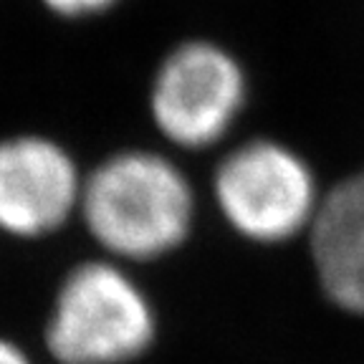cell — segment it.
I'll return each mask as SVG.
<instances>
[{
    "instance_id": "7",
    "label": "cell",
    "mask_w": 364,
    "mask_h": 364,
    "mask_svg": "<svg viewBox=\"0 0 364 364\" xmlns=\"http://www.w3.org/2000/svg\"><path fill=\"white\" fill-rule=\"evenodd\" d=\"M0 364H38L23 341L13 339V336L0 331Z\"/></svg>"
},
{
    "instance_id": "2",
    "label": "cell",
    "mask_w": 364,
    "mask_h": 364,
    "mask_svg": "<svg viewBox=\"0 0 364 364\" xmlns=\"http://www.w3.org/2000/svg\"><path fill=\"white\" fill-rule=\"evenodd\" d=\"M157 339V304L136 268L99 253L61 273L41 326L53 364H139Z\"/></svg>"
},
{
    "instance_id": "3",
    "label": "cell",
    "mask_w": 364,
    "mask_h": 364,
    "mask_svg": "<svg viewBox=\"0 0 364 364\" xmlns=\"http://www.w3.org/2000/svg\"><path fill=\"white\" fill-rule=\"evenodd\" d=\"M324 193L311 162L271 136L228 147L210 175V200L220 220L261 248L306 240Z\"/></svg>"
},
{
    "instance_id": "1",
    "label": "cell",
    "mask_w": 364,
    "mask_h": 364,
    "mask_svg": "<svg viewBox=\"0 0 364 364\" xmlns=\"http://www.w3.org/2000/svg\"><path fill=\"white\" fill-rule=\"evenodd\" d=\"M198 190L159 147H119L86 167L79 225L94 253L142 268L177 256L198 225Z\"/></svg>"
},
{
    "instance_id": "4",
    "label": "cell",
    "mask_w": 364,
    "mask_h": 364,
    "mask_svg": "<svg viewBox=\"0 0 364 364\" xmlns=\"http://www.w3.org/2000/svg\"><path fill=\"white\" fill-rule=\"evenodd\" d=\"M250 97L245 66L213 38H182L154 66L147 117L154 134L175 152H208L225 142Z\"/></svg>"
},
{
    "instance_id": "5",
    "label": "cell",
    "mask_w": 364,
    "mask_h": 364,
    "mask_svg": "<svg viewBox=\"0 0 364 364\" xmlns=\"http://www.w3.org/2000/svg\"><path fill=\"white\" fill-rule=\"evenodd\" d=\"M86 165L38 129L0 134V235L43 243L79 223Z\"/></svg>"
},
{
    "instance_id": "8",
    "label": "cell",
    "mask_w": 364,
    "mask_h": 364,
    "mask_svg": "<svg viewBox=\"0 0 364 364\" xmlns=\"http://www.w3.org/2000/svg\"><path fill=\"white\" fill-rule=\"evenodd\" d=\"M339 182H341L344 195L349 198V203H352V208L357 210L359 220H362V225H364V167L357 172H352V175H347Z\"/></svg>"
},
{
    "instance_id": "6",
    "label": "cell",
    "mask_w": 364,
    "mask_h": 364,
    "mask_svg": "<svg viewBox=\"0 0 364 364\" xmlns=\"http://www.w3.org/2000/svg\"><path fill=\"white\" fill-rule=\"evenodd\" d=\"M124 0H38V6L56 21L63 23H89L109 16Z\"/></svg>"
}]
</instances>
